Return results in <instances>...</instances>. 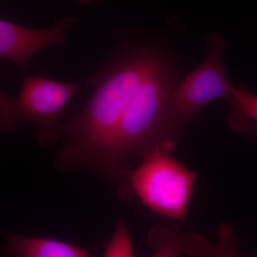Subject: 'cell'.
<instances>
[{"label":"cell","mask_w":257,"mask_h":257,"mask_svg":"<svg viewBox=\"0 0 257 257\" xmlns=\"http://www.w3.org/2000/svg\"><path fill=\"white\" fill-rule=\"evenodd\" d=\"M7 253L18 257H88L87 249L50 238L31 237L10 234Z\"/></svg>","instance_id":"8"},{"label":"cell","mask_w":257,"mask_h":257,"mask_svg":"<svg viewBox=\"0 0 257 257\" xmlns=\"http://www.w3.org/2000/svg\"><path fill=\"white\" fill-rule=\"evenodd\" d=\"M135 256L130 231L124 221L116 225L110 241L104 249L105 257H133Z\"/></svg>","instance_id":"10"},{"label":"cell","mask_w":257,"mask_h":257,"mask_svg":"<svg viewBox=\"0 0 257 257\" xmlns=\"http://www.w3.org/2000/svg\"><path fill=\"white\" fill-rule=\"evenodd\" d=\"M89 84V79L81 83L59 82L41 76L26 77L15 99L6 93L0 94V133H14L24 121L38 126L37 143L50 148L62 137L60 120L66 108L81 88Z\"/></svg>","instance_id":"3"},{"label":"cell","mask_w":257,"mask_h":257,"mask_svg":"<svg viewBox=\"0 0 257 257\" xmlns=\"http://www.w3.org/2000/svg\"><path fill=\"white\" fill-rule=\"evenodd\" d=\"M74 25L75 20L68 17L45 30L25 28L0 20V57L24 68L30 59L44 49L66 43Z\"/></svg>","instance_id":"7"},{"label":"cell","mask_w":257,"mask_h":257,"mask_svg":"<svg viewBox=\"0 0 257 257\" xmlns=\"http://www.w3.org/2000/svg\"><path fill=\"white\" fill-rule=\"evenodd\" d=\"M226 101L229 106L230 128L248 140H257V94L240 84L233 88Z\"/></svg>","instance_id":"9"},{"label":"cell","mask_w":257,"mask_h":257,"mask_svg":"<svg viewBox=\"0 0 257 257\" xmlns=\"http://www.w3.org/2000/svg\"><path fill=\"white\" fill-rule=\"evenodd\" d=\"M160 54L154 47H135L88 79L94 91L84 107L62 124L56 170L100 172L126 106Z\"/></svg>","instance_id":"1"},{"label":"cell","mask_w":257,"mask_h":257,"mask_svg":"<svg viewBox=\"0 0 257 257\" xmlns=\"http://www.w3.org/2000/svg\"><path fill=\"white\" fill-rule=\"evenodd\" d=\"M177 73L161 53L128 102L99 173L111 181L119 200L135 197L126 167L130 155L143 158L160 149L170 152L166 138V117Z\"/></svg>","instance_id":"2"},{"label":"cell","mask_w":257,"mask_h":257,"mask_svg":"<svg viewBox=\"0 0 257 257\" xmlns=\"http://www.w3.org/2000/svg\"><path fill=\"white\" fill-rule=\"evenodd\" d=\"M79 3L82 5H87L89 3H92V2L96 1V0H78Z\"/></svg>","instance_id":"11"},{"label":"cell","mask_w":257,"mask_h":257,"mask_svg":"<svg viewBox=\"0 0 257 257\" xmlns=\"http://www.w3.org/2000/svg\"><path fill=\"white\" fill-rule=\"evenodd\" d=\"M206 60L177 84L171 94L166 117V138L171 152H175L184 128L193 124L203 108L217 99L226 101L234 86L229 82L223 61L226 43L219 33L206 37Z\"/></svg>","instance_id":"4"},{"label":"cell","mask_w":257,"mask_h":257,"mask_svg":"<svg viewBox=\"0 0 257 257\" xmlns=\"http://www.w3.org/2000/svg\"><path fill=\"white\" fill-rule=\"evenodd\" d=\"M172 154L160 149L150 152L140 167L130 171L128 179L135 197L148 209L165 219L184 221L198 173Z\"/></svg>","instance_id":"5"},{"label":"cell","mask_w":257,"mask_h":257,"mask_svg":"<svg viewBox=\"0 0 257 257\" xmlns=\"http://www.w3.org/2000/svg\"><path fill=\"white\" fill-rule=\"evenodd\" d=\"M253 256H256L257 257V253H256V254L253 255Z\"/></svg>","instance_id":"12"},{"label":"cell","mask_w":257,"mask_h":257,"mask_svg":"<svg viewBox=\"0 0 257 257\" xmlns=\"http://www.w3.org/2000/svg\"><path fill=\"white\" fill-rule=\"evenodd\" d=\"M147 244L153 256H238L237 238L234 229L229 224L220 225L218 241L211 243L201 235L185 233L178 225L157 226L149 233Z\"/></svg>","instance_id":"6"}]
</instances>
